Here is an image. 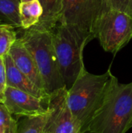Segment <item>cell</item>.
<instances>
[{"instance_id":"1","label":"cell","mask_w":132,"mask_h":133,"mask_svg":"<svg viewBox=\"0 0 132 133\" xmlns=\"http://www.w3.org/2000/svg\"><path fill=\"white\" fill-rule=\"evenodd\" d=\"M114 76L110 69L101 75L92 74L86 70L68 90V104L82 133L87 132L91 120L106 97Z\"/></svg>"},{"instance_id":"11","label":"cell","mask_w":132,"mask_h":133,"mask_svg":"<svg viewBox=\"0 0 132 133\" xmlns=\"http://www.w3.org/2000/svg\"><path fill=\"white\" fill-rule=\"evenodd\" d=\"M43 8V14L37 28L52 31L59 23L63 11V0H39Z\"/></svg>"},{"instance_id":"9","label":"cell","mask_w":132,"mask_h":133,"mask_svg":"<svg viewBox=\"0 0 132 133\" xmlns=\"http://www.w3.org/2000/svg\"><path fill=\"white\" fill-rule=\"evenodd\" d=\"M9 54L16 66L38 88L45 91L44 82L37 64L20 37L15 41Z\"/></svg>"},{"instance_id":"2","label":"cell","mask_w":132,"mask_h":133,"mask_svg":"<svg viewBox=\"0 0 132 133\" xmlns=\"http://www.w3.org/2000/svg\"><path fill=\"white\" fill-rule=\"evenodd\" d=\"M132 127V82L120 83L114 76L106 97L94 115L88 133H126Z\"/></svg>"},{"instance_id":"12","label":"cell","mask_w":132,"mask_h":133,"mask_svg":"<svg viewBox=\"0 0 132 133\" xmlns=\"http://www.w3.org/2000/svg\"><path fill=\"white\" fill-rule=\"evenodd\" d=\"M43 14V8L39 0H32L19 4L21 27L27 30L37 25Z\"/></svg>"},{"instance_id":"13","label":"cell","mask_w":132,"mask_h":133,"mask_svg":"<svg viewBox=\"0 0 132 133\" xmlns=\"http://www.w3.org/2000/svg\"><path fill=\"white\" fill-rule=\"evenodd\" d=\"M19 4L20 0H0V23L21 27Z\"/></svg>"},{"instance_id":"4","label":"cell","mask_w":132,"mask_h":133,"mask_svg":"<svg viewBox=\"0 0 132 133\" xmlns=\"http://www.w3.org/2000/svg\"><path fill=\"white\" fill-rule=\"evenodd\" d=\"M51 32L59 72L65 87L69 90L86 71L83 50L87 43L71 27L58 23Z\"/></svg>"},{"instance_id":"8","label":"cell","mask_w":132,"mask_h":133,"mask_svg":"<svg viewBox=\"0 0 132 133\" xmlns=\"http://www.w3.org/2000/svg\"><path fill=\"white\" fill-rule=\"evenodd\" d=\"M4 105L16 119L24 117H36L49 112V97L42 99L20 90L7 87Z\"/></svg>"},{"instance_id":"18","label":"cell","mask_w":132,"mask_h":133,"mask_svg":"<svg viewBox=\"0 0 132 133\" xmlns=\"http://www.w3.org/2000/svg\"><path fill=\"white\" fill-rule=\"evenodd\" d=\"M7 88L6 66L5 57H0V102L3 103L5 92Z\"/></svg>"},{"instance_id":"10","label":"cell","mask_w":132,"mask_h":133,"mask_svg":"<svg viewBox=\"0 0 132 133\" xmlns=\"http://www.w3.org/2000/svg\"><path fill=\"white\" fill-rule=\"evenodd\" d=\"M5 62L6 66L7 87L20 90L39 98L47 99L49 97V94L38 88L16 66L9 54L5 56Z\"/></svg>"},{"instance_id":"14","label":"cell","mask_w":132,"mask_h":133,"mask_svg":"<svg viewBox=\"0 0 132 133\" xmlns=\"http://www.w3.org/2000/svg\"><path fill=\"white\" fill-rule=\"evenodd\" d=\"M49 112L36 117H24L17 120L16 133H43Z\"/></svg>"},{"instance_id":"19","label":"cell","mask_w":132,"mask_h":133,"mask_svg":"<svg viewBox=\"0 0 132 133\" xmlns=\"http://www.w3.org/2000/svg\"><path fill=\"white\" fill-rule=\"evenodd\" d=\"M29 1H32V0H20V2H29Z\"/></svg>"},{"instance_id":"17","label":"cell","mask_w":132,"mask_h":133,"mask_svg":"<svg viewBox=\"0 0 132 133\" xmlns=\"http://www.w3.org/2000/svg\"><path fill=\"white\" fill-rule=\"evenodd\" d=\"M107 8L122 12H125L132 16V0H105Z\"/></svg>"},{"instance_id":"5","label":"cell","mask_w":132,"mask_h":133,"mask_svg":"<svg viewBox=\"0 0 132 133\" xmlns=\"http://www.w3.org/2000/svg\"><path fill=\"white\" fill-rule=\"evenodd\" d=\"M105 7V0H63L59 23L75 30L88 44L96 38L99 19Z\"/></svg>"},{"instance_id":"3","label":"cell","mask_w":132,"mask_h":133,"mask_svg":"<svg viewBox=\"0 0 132 133\" xmlns=\"http://www.w3.org/2000/svg\"><path fill=\"white\" fill-rule=\"evenodd\" d=\"M20 38L37 64L47 94L50 95L65 87L59 72L51 32L33 26L25 30Z\"/></svg>"},{"instance_id":"6","label":"cell","mask_w":132,"mask_h":133,"mask_svg":"<svg viewBox=\"0 0 132 133\" xmlns=\"http://www.w3.org/2000/svg\"><path fill=\"white\" fill-rule=\"evenodd\" d=\"M96 38L105 51L116 55L132 39V16L106 5L99 19Z\"/></svg>"},{"instance_id":"15","label":"cell","mask_w":132,"mask_h":133,"mask_svg":"<svg viewBox=\"0 0 132 133\" xmlns=\"http://www.w3.org/2000/svg\"><path fill=\"white\" fill-rule=\"evenodd\" d=\"M15 27L6 23H0V57H5L17 40Z\"/></svg>"},{"instance_id":"7","label":"cell","mask_w":132,"mask_h":133,"mask_svg":"<svg viewBox=\"0 0 132 133\" xmlns=\"http://www.w3.org/2000/svg\"><path fill=\"white\" fill-rule=\"evenodd\" d=\"M68 90H58L49 95V115L44 133H82L68 107Z\"/></svg>"},{"instance_id":"16","label":"cell","mask_w":132,"mask_h":133,"mask_svg":"<svg viewBox=\"0 0 132 133\" xmlns=\"http://www.w3.org/2000/svg\"><path fill=\"white\" fill-rule=\"evenodd\" d=\"M17 125V120L0 102V133H16Z\"/></svg>"},{"instance_id":"20","label":"cell","mask_w":132,"mask_h":133,"mask_svg":"<svg viewBox=\"0 0 132 133\" xmlns=\"http://www.w3.org/2000/svg\"><path fill=\"white\" fill-rule=\"evenodd\" d=\"M43 133H44V132H43Z\"/></svg>"}]
</instances>
